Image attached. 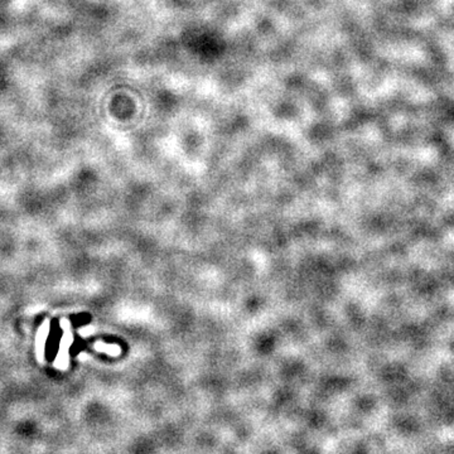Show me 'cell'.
I'll use <instances>...</instances> for the list:
<instances>
[{"instance_id": "1", "label": "cell", "mask_w": 454, "mask_h": 454, "mask_svg": "<svg viewBox=\"0 0 454 454\" xmlns=\"http://www.w3.org/2000/svg\"><path fill=\"white\" fill-rule=\"evenodd\" d=\"M96 348H97V350H102V351H106V352L108 353V355H114V356H116V355H119V353H120V348L118 347V346H106V345H103V343H98V345H96Z\"/></svg>"}]
</instances>
